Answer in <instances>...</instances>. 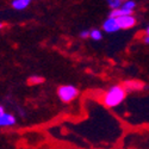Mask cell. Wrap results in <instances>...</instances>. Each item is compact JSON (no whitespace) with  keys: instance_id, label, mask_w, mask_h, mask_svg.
<instances>
[{"instance_id":"obj_7","label":"cell","mask_w":149,"mask_h":149,"mask_svg":"<svg viewBox=\"0 0 149 149\" xmlns=\"http://www.w3.org/2000/svg\"><path fill=\"white\" fill-rule=\"evenodd\" d=\"M32 0H13L12 1V7L17 11H22V10H25L30 4H31Z\"/></svg>"},{"instance_id":"obj_6","label":"cell","mask_w":149,"mask_h":149,"mask_svg":"<svg viewBox=\"0 0 149 149\" xmlns=\"http://www.w3.org/2000/svg\"><path fill=\"white\" fill-rule=\"evenodd\" d=\"M124 88L128 91H141L143 87H144V85L139 81V80H130V81H125L124 82Z\"/></svg>"},{"instance_id":"obj_4","label":"cell","mask_w":149,"mask_h":149,"mask_svg":"<svg viewBox=\"0 0 149 149\" xmlns=\"http://www.w3.org/2000/svg\"><path fill=\"white\" fill-rule=\"evenodd\" d=\"M103 30L107 33H113L117 32L118 30H120L119 24H118V19L115 17H107L105 19V22L103 23Z\"/></svg>"},{"instance_id":"obj_8","label":"cell","mask_w":149,"mask_h":149,"mask_svg":"<svg viewBox=\"0 0 149 149\" xmlns=\"http://www.w3.org/2000/svg\"><path fill=\"white\" fill-rule=\"evenodd\" d=\"M109 6L112 8V10H116V8H119L124 3L128 1V0H106Z\"/></svg>"},{"instance_id":"obj_14","label":"cell","mask_w":149,"mask_h":149,"mask_svg":"<svg viewBox=\"0 0 149 149\" xmlns=\"http://www.w3.org/2000/svg\"><path fill=\"white\" fill-rule=\"evenodd\" d=\"M146 35H149V26H148L147 30H146Z\"/></svg>"},{"instance_id":"obj_3","label":"cell","mask_w":149,"mask_h":149,"mask_svg":"<svg viewBox=\"0 0 149 149\" xmlns=\"http://www.w3.org/2000/svg\"><path fill=\"white\" fill-rule=\"evenodd\" d=\"M16 123H17L16 117L12 113L6 112L5 107L3 105L0 106V127L1 128H10V127H13Z\"/></svg>"},{"instance_id":"obj_9","label":"cell","mask_w":149,"mask_h":149,"mask_svg":"<svg viewBox=\"0 0 149 149\" xmlns=\"http://www.w3.org/2000/svg\"><path fill=\"white\" fill-rule=\"evenodd\" d=\"M90 37L93 41H100L103 38V32L100 30H98V29H93V30H91Z\"/></svg>"},{"instance_id":"obj_11","label":"cell","mask_w":149,"mask_h":149,"mask_svg":"<svg viewBox=\"0 0 149 149\" xmlns=\"http://www.w3.org/2000/svg\"><path fill=\"white\" fill-rule=\"evenodd\" d=\"M43 81H44V78L40 75H32L29 78V84L31 85H38V84H42Z\"/></svg>"},{"instance_id":"obj_1","label":"cell","mask_w":149,"mask_h":149,"mask_svg":"<svg viewBox=\"0 0 149 149\" xmlns=\"http://www.w3.org/2000/svg\"><path fill=\"white\" fill-rule=\"evenodd\" d=\"M125 97L127 90L124 88V86L115 85L112 87H110L103 95V103L107 107H116L123 103Z\"/></svg>"},{"instance_id":"obj_2","label":"cell","mask_w":149,"mask_h":149,"mask_svg":"<svg viewBox=\"0 0 149 149\" xmlns=\"http://www.w3.org/2000/svg\"><path fill=\"white\" fill-rule=\"evenodd\" d=\"M57 95L63 103H69L79 95V90L73 85H63L58 87Z\"/></svg>"},{"instance_id":"obj_10","label":"cell","mask_w":149,"mask_h":149,"mask_svg":"<svg viewBox=\"0 0 149 149\" xmlns=\"http://www.w3.org/2000/svg\"><path fill=\"white\" fill-rule=\"evenodd\" d=\"M122 7H123V8H125V10H128V11L134 12L135 8H136V3L134 1V0H128V1H125V3L122 5Z\"/></svg>"},{"instance_id":"obj_12","label":"cell","mask_w":149,"mask_h":149,"mask_svg":"<svg viewBox=\"0 0 149 149\" xmlns=\"http://www.w3.org/2000/svg\"><path fill=\"white\" fill-rule=\"evenodd\" d=\"M90 35H91V31H88V30H84V31H81L80 37H81V38H88Z\"/></svg>"},{"instance_id":"obj_5","label":"cell","mask_w":149,"mask_h":149,"mask_svg":"<svg viewBox=\"0 0 149 149\" xmlns=\"http://www.w3.org/2000/svg\"><path fill=\"white\" fill-rule=\"evenodd\" d=\"M118 19V24H119V28L123 30H128L131 29L136 25V18L132 15H128V16H122Z\"/></svg>"},{"instance_id":"obj_13","label":"cell","mask_w":149,"mask_h":149,"mask_svg":"<svg viewBox=\"0 0 149 149\" xmlns=\"http://www.w3.org/2000/svg\"><path fill=\"white\" fill-rule=\"evenodd\" d=\"M143 41H144V43L149 44V35H144L143 36Z\"/></svg>"}]
</instances>
